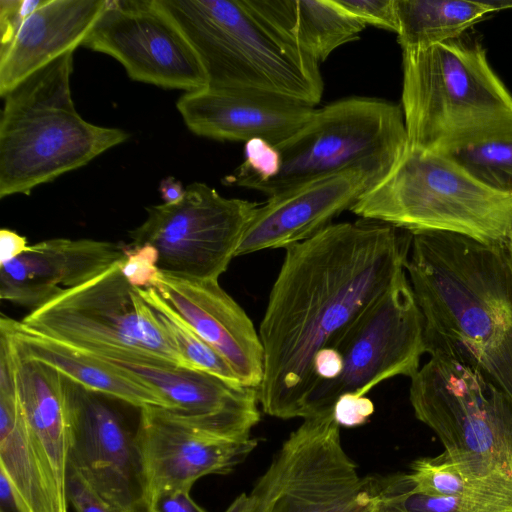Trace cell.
<instances>
[{"mask_svg":"<svg viewBox=\"0 0 512 512\" xmlns=\"http://www.w3.org/2000/svg\"><path fill=\"white\" fill-rule=\"evenodd\" d=\"M412 233L361 218L331 224L287 247L259 328L264 351L259 404L280 419L303 418L318 384L313 360L406 270Z\"/></svg>","mask_w":512,"mask_h":512,"instance_id":"6da1fadb","label":"cell"},{"mask_svg":"<svg viewBox=\"0 0 512 512\" xmlns=\"http://www.w3.org/2000/svg\"><path fill=\"white\" fill-rule=\"evenodd\" d=\"M406 263L425 351L468 366L512 398V266L505 245L412 233Z\"/></svg>","mask_w":512,"mask_h":512,"instance_id":"7a4b0ae2","label":"cell"},{"mask_svg":"<svg viewBox=\"0 0 512 512\" xmlns=\"http://www.w3.org/2000/svg\"><path fill=\"white\" fill-rule=\"evenodd\" d=\"M402 51L409 148L448 155L512 134V94L481 42L465 33Z\"/></svg>","mask_w":512,"mask_h":512,"instance_id":"3957f363","label":"cell"},{"mask_svg":"<svg viewBox=\"0 0 512 512\" xmlns=\"http://www.w3.org/2000/svg\"><path fill=\"white\" fill-rule=\"evenodd\" d=\"M73 55H62L2 96L0 198L28 195L129 138L125 130L92 124L77 112Z\"/></svg>","mask_w":512,"mask_h":512,"instance_id":"277c9868","label":"cell"},{"mask_svg":"<svg viewBox=\"0 0 512 512\" xmlns=\"http://www.w3.org/2000/svg\"><path fill=\"white\" fill-rule=\"evenodd\" d=\"M156 1L197 54L207 87L253 89L319 103V64L277 38L242 0Z\"/></svg>","mask_w":512,"mask_h":512,"instance_id":"5b68a950","label":"cell"},{"mask_svg":"<svg viewBox=\"0 0 512 512\" xmlns=\"http://www.w3.org/2000/svg\"><path fill=\"white\" fill-rule=\"evenodd\" d=\"M411 233L451 232L505 245L512 197L491 190L443 154L412 148L350 208Z\"/></svg>","mask_w":512,"mask_h":512,"instance_id":"8992f818","label":"cell"},{"mask_svg":"<svg viewBox=\"0 0 512 512\" xmlns=\"http://www.w3.org/2000/svg\"><path fill=\"white\" fill-rule=\"evenodd\" d=\"M118 264L31 310L18 321L20 327L100 358L193 369Z\"/></svg>","mask_w":512,"mask_h":512,"instance_id":"52a82bcc","label":"cell"},{"mask_svg":"<svg viewBox=\"0 0 512 512\" xmlns=\"http://www.w3.org/2000/svg\"><path fill=\"white\" fill-rule=\"evenodd\" d=\"M276 147L281 157L278 174L250 188L268 198L352 169L384 178L406 152L408 136L400 106L354 97L315 109L296 133Z\"/></svg>","mask_w":512,"mask_h":512,"instance_id":"ba28073f","label":"cell"},{"mask_svg":"<svg viewBox=\"0 0 512 512\" xmlns=\"http://www.w3.org/2000/svg\"><path fill=\"white\" fill-rule=\"evenodd\" d=\"M250 496L252 512H377L370 477L346 453L333 409L304 418Z\"/></svg>","mask_w":512,"mask_h":512,"instance_id":"9c48e42d","label":"cell"},{"mask_svg":"<svg viewBox=\"0 0 512 512\" xmlns=\"http://www.w3.org/2000/svg\"><path fill=\"white\" fill-rule=\"evenodd\" d=\"M409 399L444 451L512 476V398L482 374L431 357L411 378Z\"/></svg>","mask_w":512,"mask_h":512,"instance_id":"30bf717a","label":"cell"},{"mask_svg":"<svg viewBox=\"0 0 512 512\" xmlns=\"http://www.w3.org/2000/svg\"><path fill=\"white\" fill-rule=\"evenodd\" d=\"M331 347L342 356V371L334 380L318 382L302 419L332 410L344 394L365 396L385 380L418 372L426 353L424 321L406 270Z\"/></svg>","mask_w":512,"mask_h":512,"instance_id":"8fae6325","label":"cell"},{"mask_svg":"<svg viewBox=\"0 0 512 512\" xmlns=\"http://www.w3.org/2000/svg\"><path fill=\"white\" fill-rule=\"evenodd\" d=\"M258 206L223 197L205 183L194 182L178 203L147 207L144 222L129 232V245L155 247L160 272L218 281L236 256Z\"/></svg>","mask_w":512,"mask_h":512,"instance_id":"7c38bea8","label":"cell"},{"mask_svg":"<svg viewBox=\"0 0 512 512\" xmlns=\"http://www.w3.org/2000/svg\"><path fill=\"white\" fill-rule=\"evenodd\" d=\"M82 46L115 58L135 81L185 92L208 86L194 49L156 0H108Z\"/></svg>","mask_w":512,"mask_h":512,"instance_id":"4fadbf2b","label":"cell"},{"mask_svg":"<svg viewBox=\"0 0 512 512\" xmlns=\"http://www.w3.org/2000/svg\"><path fill=\"white\" fill-rule=\"evenodd\" d=\"M70 417L68 467L115 512L144 504V485L135 433L100 394L65 377Z\"/></svg>","mask_w":512,"mask_h":512,"instance_id":"5bb4252c","label":"cell"},{"mask_svg":"<svg viewBox=\"0 0 512 512\" xmlns=\"http://www.w3.org/2000/svg\"><path fill=\"white\" fill-rule=\"evenodd\" d=\"M135 437L144 502L161 491L191 490L204 476L230 473L258 443L253 438L232 440L219 436L158 406L140 409Z\"/></svg>","mask_w":512,"mask_h":512,"instance_id":"9a60e30c","label":"cell"},{"mask_svg":"<svg viewBox=\"0 0 512 512\" xmlns=\"http://www.w3.org/2000/svg\"><path fill=\"white\" fill-rule=\"evenodd\" d=\"M382 179L375 172L352 169L269 197L254 212L236 256L286 249L315 236Z\"/></svg>","mask_w":512,"mask_h":512,"instance_id":"2e32d148","label":"cell"},{"mask_svg":"<svg viewBox=\"0 0 512 512\" xmlns=\"http://www.w3.org/2000/svg\"><path fill=\"white\" fill-rule=\"evenodd\" d=\"M176 107L194 134L215 140L260 138L277 146L296 133L314 106L283 95L243 88L185 92Z\"/></svg>","mask_w":512,"mask_h":512,"instance_id":"e0dca14e","label":"cell"},{"mask_svg":"<svg viewBox=\"0 0 512 512\" xmlns=\"http://www.w3.org/2000/svg\"><path fill=\"white\" fill-rule=\"evenodd\" d=\"M189 326L220 354L244 386L258 389L264 351L253 322L214 280L160 272L154 287Z\"/></svg>","mask_w":512,"mask_h":512,"instance_id":"ac0fdd59","label":"cell"},{"mask_svg":"<svg viewBox=\"0 0 512 512\" xmlns=\"http://www.w3.org/2000/svg\"><path fill=\"white\" fill-rule=\"evenodd\" d=\"M156 388L184 419L232 440L251 438L260 421L258 389L166 363L108 359Z\"/></svg>","mask_w":512,"mask_h":512,"instance_id":"d6986e66","label":"cell"},{"mask_svg":"<svg viewBox=\"0 0 512 512\" xmlns=\"http://www.w3.org/2000/svg\"><path fill=\"white\" fill-rule=\"evenodd\" d=\"M124 247L67 238L31 245L26 253L0 265V298L33 310L109 270L124 258Z\"/></svg>","mask_w":512,"mask_h":512,"instance_id":"ffe728a7","label":"cell"},{"mask_svg":"<svg viewBox=\"0 0 512 512\" xmlns=\"http://www.w3.org/2000/svg\"><path fill=\"white\" fill-rule=\"evenodd\" d=\"M108 0H45L0 49V96L37 70L82 46Z\"/></svg>","mask_w":512,"mask_h":512,"instance_id":"44dd1931","label":"cell"},{"mask_svg":"<svg viewBox=\"0 0 512 512\" xmlns=\"http://www.w3.org/2000/svg\"><path fill=\"white\" fill-rule=\"evenodd\" d=\"M7 336L12 347L15 391L22 414L59 497L68 504L70 417L65 377L46 364L20 355Z\"/></svg>","mask_w":512,"mask_h":512,"instance_id":"7402d4cb","label":"cell"},{"mask_svg":"<svg viewBox=\"0 0 512 512\" xmlns=\"http://www.w3.org/2000/svg\"><path fill=\"white\" fill-rule=\"evenodd\" d=\"M0 473L19 512H68L34 444L15 391L14 362L0 357Z\"/></svg>","mask_w":512,"mask_h":512,"instance_id":"603a6c76","label":"cell"},{"mask_svg":"<svg viewBox=\"0 0 512 512\" xmlns=\"http://www.w3.org/2000/svg\"><path fill=\"white\" fill-rule=\"evenodd\" d=\"M0 329L27 359L46 364L83 388L123 401L139 409L173 405L153 386L111 361L22 329L18 321L2 315Z\"/></svg>","mask_w":512,"mask_h":512,"instance_id":"cb8c5ba5","label":"cell"},{"mask_svg":"<svg viewBox=\"0 0 512 512\" xmlns=\"http://www.w3.org/2000/svg\"><path fill=\"white\" fill-rule=\"evenodd\" d=\"M277 38L319 64L366 25L336 0H242Z\"/></svg>","mask_w":512,"mask_h":512,"instance_id":"d4e9b609","label":"cell"},{"mask_svg":"<svg viewBox=\"0 0 512 512\" xmlns=\"http://www.w3.org/2000/svg\"><path fill=\"white\" fill-rule=\"evenodd\" d=\"M407 476L416 491L454 497L489 512H512V476L485 463L444 451L415 460Z\"/></svg>","mask_w":512,"mask_h":512,"instance_id":"484cf974","label":"cell"},{"mask_svg":"<svg viewBox=\"0 0 512 512\" xmlns=\"http://www.w3.org/2000/svg\"><path fill=\"white\" fill-rule=\"evenodd\" d=\"M402 50L440 44L466 33L491 13L485 0H395Z\"/></svg>","mask_w":512,"mask_h":512,"instance_id":"4316f807","label":"cell"},{"mask_svg":"<svg viewBox=\"0 0 512 512\" xmlns=\"http://www.w3.org/2000/svg\"><path fill=\"white\" fill-rule=\"evenodd\" d=\"M138 291L155 310L179 353L193 369L212 374L231 384L243 385L226 360L199 337L155 288H138Z\"/></svg>","mask_w":512,"mask_h":512,"instance_id":"83f0119b","label":"cell"},{"mask_svg":"<svg viewBox=\"0 0 512 512\" xmlns=\"http://www.w3.org/2000/svg\"><path fill=\"white\" fill-rule=\"evenodd\" d=\"M447 156L485 187L512 197V134Z\"/></svg>","mask_w":512,"mask_h":512,"instance_id":"f1b7e54d","label":"cell"},{"mask_svg":"<svg viewBox=\"0 0 512 512\" xmlns=\"http://www.w3.org/2000/svg\"><path fill=\"white\" fill-rule=\"evenodd\" d=\"M376 498L395 506L386 512H489L454 497L416 491L407 473L371 478Z\"/></svg>","mask_w":512,"mask_h":512,"instance_id":"f546056e","label":"cell"},{"mask_svg":"<svg viewBox=\"0 0 512 512\" xmlns=\"http://www.w3.org/2000/svg\"><path fill=\"white\" fill-rule=\"evenodd\" d=\"M280 165L277 147L266 140L254 138L245 142L244 161L232 175L225 178V182L250 189L256 183L275 177Z\"/></svg>","mask_w":512,"mask_h":512,"instance_id":"4dcf8cb0","label":"cell"},{"mask_svg":"<svg viewBox=\"0 0 512 512\" xmlns=\"http://www.w3.org/2000/svg\"><path fill=\"white\" fill-rule=\"evenodd\" d=\"M124 252L118 267L126 281L135 288H154L160 274L156 248L149 244H125Z\"/></svg>","mask_w":512,"mask_h":512,"instance_id":"1f68e13d","label":"cell"},{"mask_svg":"<svg viewBox=\"0 0 512 512\" xmlns=\"http://www.w3.org/2000/svg\"><path fill=\"white\" fill-rule=\"evenodd\" d=\"M351 15L365 25L397 33L399 30L395 0H336Z\"/></svg>","mask_w":512,"mask_h":512,"instance_id":"d6a6232c","label":"cell"},{"mask_svg":"<svg viewBox=\"0 0 512 512\" xmlns=\"http://www.w3.org/2000/svg\"><path fill=\"white\" fill-rule=\"evenodd\" d=\"M45 0H0V49L15 38L26 19Z\"/></svg>","mask_w":512,"mask_h":512,"instance_id":"836d02e7","label":"cell"},{"mask_svg":"<svg viewBox=\"0 0 512 512\" xmlns=\"http://www.w3.org/2000/svg\"><path fill=\"white\" fill-rule=\"evenodd\" d=\"M67 498L75 512H115L81 475L68 467Z\"/></svg>","mask_w":512,"mask_h":512,"instance_id":"e575fe53","label":"cell"},{"mask_svg":"<svg viewBox=\"0 0 512 512\" xmlns=\"http://www.w3.org/2000/svg\"><path fill=\"white\" fill-rule=\"evenodd\" d=\"M373 413V402L366 396L353 393L340 396L333 406V415L340 427L363 425Z\"/></svg>","mask_w":512,"mask_h":512,"instance_id":"d590c367","label":"cell"},{"mask_svg":"<svg viewBox=\"0 0 512 512\" xmlns=\"http://www.w3.org/2000/svg\"><path fill=\"white\" fill-rule=\"evenodd\" d=\"M188 489H171L156 493L144 504L148 512H206L190 495Z\"/></svg>","mask_w":512,"mask_h":512,"instance_id":"8d00e7d4","label":"cell"},{"mask_svg":"<svg viewBox=\"0 0 512 512\" xmlns=\"http://www.w3.org/2000/svg\"><path fill=\"white\" fill-rule=\"evenodd\" d=\"M315 375L320 381L336 379L343 368V360L339 351L332 347H326L317 352L313 360Z\"/></svg>","mask_w":512,"mask_h":512,"instance_id":"74e56055","label":"cell"},{"mask_svg":"<svg viewBox=\"0 0 512 512\" xmlns=\"http://www.w3.org/2000/svg\"><path fill=\"white\" fill-rule=\"evenodd\" d=\"M30 246L25 236L10 229L0 230V265L6 264L26 253Z\"/></svg>","mask_w":512,"mask_h":512,"instance_id":"f35d334b","label":"cell"},{"mask_svg":"<svg viewBox=\"0 0 512 512\" xmlns=\"http://www.w3.org/2000/svg\"><path fill=\"white\" fill-rule=\"evenodd\" d=\"M159 192L164 204H175L184 197L185 188L180 181L172 176H168L161 180Z\"/></svg>","mask_w":512,"mask_h":512,"instance_id":"ab89813d","label":"cell"},{"mask_svg":"<svg viewBox=\"0 0 512 512\" xmlns=\"http://www.w3.org/2000/svg\"><path fill=\"white\" fill-rule=\"evenodd\" d=\"M0 512H19L6 477L0 473Z\"/></svg>","mask_w":512,"mask_h":512,"instance_id":"60d3db41","label":"cell"},{"mask_svg":"<svg viewBox=\"0 0 512 512\" xmlns=\"http://www.w3.org/2000/svg\"><path fill=\"white\" fill-rule=\"evenodd\" d=\"M253 499L250 494L241 493L238 495L224 512H252Z\"/></svg>","mask_w":512,"mask_h":512,"instance_id":"b9f144b4","label":"cell"},{"mask_svg":"<svg viewBox=\"0 0 512 512\" xmlns=\"http://www.w3.org/2000/svg\"><path fill=\"white\" fill-rule=\"evenodd\" d=\"M493 12L512 9V0H485Z\"/></svg>","mask_w":512,"mask_h":512,"instance_id":"7bdbcfd3","label":"cell"},{"mask_svg":"<svg viewBox=\"0 0 512 512\" xmlns=\"http://www.w3.org/2000/svg\"><path fill=\"white\" fill-rule=\"evenodd\" d=\"M506 248H507V251H508V254H509V258H510V262H511V266H512V232L508 238V241L506 243Z\"/></svg>","mask_w":512,"mask_h":512,"instance_id":"ee69618b","label":"cell"},{"mask_svg":"<svg viewBox=\"0 0 512 512\" xmlns=\"http://www.w3.org/2000/svg\"><path fill=\"white\" fill-rule=\"evenodd\" d=\"M133 512H148L145 504L141 505L139 508H137L135 511Z\"/></svg>","mask_w":512,"mask_h":512,"instance_id":"f6af8a7d","label":"cell"},{"mask_svg":"<svg viewBox=\"0 0 512 512\" xmlns=\"http://www.w3.org/2000/svg\"><path fill=\"white\" fill-rule=\"evenodd\" d=\"M378 512V511H377Z\"/></svg>","mask_w":512,"mask_h":512,"instance_id":"bcb514c9","label":"cell"}]
</instances>
